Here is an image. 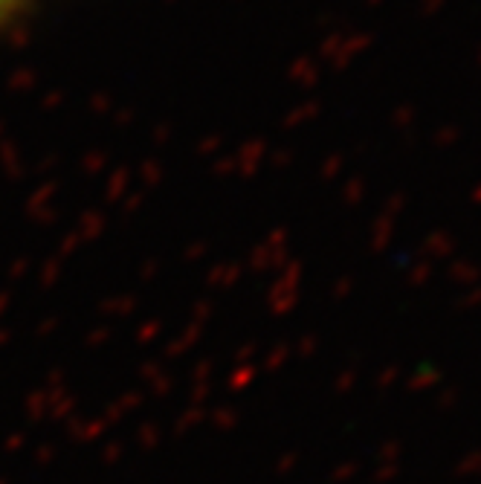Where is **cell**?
I'll list each match as a JSON object with an SVG mask.
<instances>
[{
    "label": "cell",
    "mask_w": 481,
    "mask_h": 484,
    "mask_svg": "<svg viewBox=\"0 0 481 484\" xmlns=\"http://www.w3.org/2000/svg\"><path fill=\"white\" fill-rule=\"evenodd\" d=\"M455 139H458V128H441L438 131V136H435V145H438V148H444V145H449V142H455Z\"/></svg>",
    "instance_id": "4"
},
{
    "label": "cell",
    "mask_w": 481,
    "mask_h": 484,
    "mask_svg": "<svg viewBox=\"0 0 481 484\" xmlns=\"http://www.w3.org/2000/svg\"><path fill=\"white\" fill-rule=\"evenodd\" d=\"M432 276V267H418L415 270V284H421V281H426Z\"/></svg>",
    "instance_id": "8"
},
{
    "label": "cell",
    "mask_w": 481,
    "mask_h": 484,
    "mask_svg": "<svg viewBox=\"0 0 481 484\" xmlns=\"http://www.w3.org/2000/svg\"><path fill=\"white\" fill-rule=\"evenodd\" d=\"M455 250V241L447 232H432L426 238V253L429 255H449Z\"/></svg>",
    "instance_id": "2"
},
{
    "label": "cell",
    "mask_w": 481,
    "mask_h": 484,
    "mask_svg": "<svg viewBox=\"0 0 481 484\" xmlns=\"http://www.w3.org/2000/svg\"><path fill=\"white\" fill-rule=\"evenodd\" d=\"M478 276H481V270L475 267V264H470V261H458V264H452V267H449V279L461 281V284L478 281Z\"/></svg>",
    "instance_id": "3"
},
{
    "label": "cell",
    "mask_w": 481,
    "mask_h": 484,
    "mask_svg": "<svg viewBox=\"0 0 481 484\" xmlns=\"http://www.w3.org/2000/svg\"><path fill=\"white\" fill-rule=\"evenodd\" d=\"M473 305H481V287L470 290V293H464V299H458V307H473Z\"/></svg>",
    "instance_id": "5"
},
{
    "label": "cell",
    "mask_w": 481,
    "mask_h": 484,
    "mask_svg": "<svg viewBox=\"0 0 481 484\" xmlns=\"http://www.w3.org/2000/svg\"><path fill=\"white\" fill-rule=\"evenodd\" d=\"M478 64H481V53H478Z\"/></svg>",
    "instance_id": "10"
},
{
    "label": "cell",
    "mask_w": 481,
    "mask_h": 484,
    "mask_svg": "<svg viewBox=\"0 0 481 484\" xmlns=\"http://www.w3.org/2000/svg\"><path fill=\"white\" fill-rule=\"evenodd\" d=\"M473 200H475V203H481V186L473 191Z\"/></svg>",
    "instance_id": "9"
},
{
    "label": "cell",
    "mask_w": 481,
    "mask_h": 484,
    "mask_svg": "<svg viewBox=\"0 0 481 484\" xmlns=\"http://www.w3.org/2000/svg\"><path fill=\"white\" fill-rule=\"evenodd\" d=\"M441 6H444V0H423V12L426 15H435Z\"/></svg>",
    "instance_id": "7"
},
{
    "label": "cell",
    "mask_w": 481,
    "mask_h": 484,
    "mask_svg": "<svg viewBox=\"0 0 481 484\" xmlns=\"http://www.w3.org/2000/svg\"><path fill=\"white\" fill-rule=\"evenodd\" d=\"M27 9V0H0V30L12 27V20H18Z\"/></svg>",
    "instance_id": "1"
},
{
    "label": "cell",
    "mask_w": 481,
    "mask_h": 484,
    "mask_svg": "<svg viewBox=\"0 0 481 484\" xmlns=\"http://www.w3.org/2000/svg\"><path fill=\"white\" fill-rule=\"evenodd\" d=\"M467 470H475V473L481 470V455H470L467 461H464V464L458 467V473H467Z\"/></svg>",
    "instance_id": "6"
}]
</instances>
